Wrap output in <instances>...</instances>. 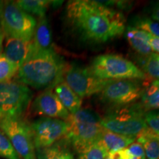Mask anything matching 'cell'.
Returning <instances> with one entry per match:
<instances>
[{
  "mask_svg": "<svg viewBox=\"0 0 159 159\" xmlns=\"http://www.w3.org/2000/svg\"><path fill=\"white\" fill-rule=\"evenodd\" d=\"M54 93L64 108L72 114L80 110L82 106V99L71 90L70 87L62 80L53 87Z\"/></svg>",
  "mask_w": 159,
  "mask_h": 159,
  "instance_id": "obj_14",
  "label": "cell"
},
{
  "mask_svg": "<svg viewBox=\"0 0 159 159\" xmlns=\"http://www.w3.org/2000/svg\"><path fill=\"white\" fill-rule=\"evenodd\" d=\"M66 65L53 48L35 50L18 70V81L35 89H52L63 78Z\"/></svg>",
  "mask_w": 159,
  "mask_h": 159,
  "instance_id": "obj_2",
  "label": "cell"
},
{
  "mask_svg": "<svg viewBox=\"0 0 159 159\" xmlns=\"http://www.w3.org/2000/svg\"><path fill=\"white\" fill-rule=\"evenodd\" d=\"M66 150L58 146H52L39 152L40 159H64Z\"/></svg>",
  "mask_w": 159,
  "mask_h": 159,
  "instance_id": "obj_28",
  "label": "cell"
},
{
  "mask_svg": "<svg viewBox=\"0 0 159 159\" xmlns=\"http://www.w3.org/2000/svg\"><path fill=\"white\" fill-rule=\"evenodd\" d=\"M66 17L82 39L90 42L105 43L122 35L125 30L122 13L99 2L69 1Z\"/></svg>",
  "mask_w": 159,
  "mask_h": 159,
  "instance_id": "obj_1",
  "label": "cell"
},
{
  "mask_svg": "<svg viewBox=\"0 0 159 159\" xmlns=\"http://www.w3.org/2000/svg\"><path fill=\"white\" fill-rule=\"evenodd\" d=\"M19 67L7 58L2 52L0 53V83L11 81L17 75Z\"/></svg>",
  "mask_w": 159,
  "mask_h": 159,
  "instance_id": "obj_22",
  "label": "cell"
},
{
  "mask_svg": "<svg viewBox=\"0 0 159 159\" xmlns=\"http://www.w3.org/2000/svg\"><path fill=\"white\" fill-rule=\"evenodd\" d=\"M136 137L116 134L103 128L98 143L108 152H118L135 142Z\"/></svg>",
  "mask_w": 159,
  "mask_h": 159,
  "instance_id": "obj_15",
  "label": "cell"
},
{
  "mask_svg": "<svg viewBox=\"0 0 159 159\" xmlns=\"http://www.w3.org/2000/svg\"><path fill=\"white\" fill-rule=\"evenodd\" d=\"M5 39L3 54L19 69L35 50L33 40L26 41L12 37Z\"/></svg>",
  "mask_w": 159,
  "mask_h": 159,
  "instance_id": "obj_13",
  "label": "cell"
},
{
  "mask_svg": "<svg viewBox=\"0 0 159 159\" xmlns=\"http://www.w3.org/2000/svg\"><path fill=\"white\" fill-rule=\"evenodd\" d=\"M30 128L35 151L39 152L66 136L69 125L62 119L41 117L32 123Z\"/></svg>",
  "mask_w": 159,
  "mask_h": 159,
  "instance_id": "obj_10",
  "label": "cell"
},
{
  "mask_svg": "<svg viewBox=\"0 0 159 159\" xmlns=\"http://www.w3.org/2000/svg\"><path fill=\"white\" fill-rule=\"evenodd\" d=\"M140 99L145 111L159 110V80H153L143 89Z\"/></svg>",
  "mask_w": 159,
  "mask_h": 159,
  "instance_id": "obj_19",
  "label": "cell"
},
{
  "mask_svg": "<svg viewBox=\"0 0 159 159\" xmlns=\"http://www.w3.org/2000/svg\"><path fill=\"white\" fill-rule=\"evenodd\" d=\"M0 157L5 159H21L7 136L0 130Z\"/></svg>",
  "mask_w": 159,
  "mask_h": 159,
  "instance_id": "obj_24",
  "label": "cell"
},
{
  "mask_svg": "<svg viewBox=\"0 0 159 159\" xmlns=\"http://www.w3.org/2000/svg\"><path fill=\"white\" fill-rule=\"evenodd\" d=\"M5 33H4L2 27L1 26V23H0V53H2L3 49V41L5 39Z\"/></svg>",
  "mask_w": 159,
  "mask_h": 159,
  "instance_id": "obj_32",
  "label": "cell"
},
{
  "mask_svg": "<svg viewBox=\"0 0 159 159\" xmlns=\"http://www.w3.org/2000/svg\"><path fill=\"white\" fill-rule=\"evenodd\" d=\"M139 63L147 76L159 80V54L152 52L148 56L142 57Z\"/></svg>",
  "mask_w": 159,
  "mask_h": 159,
  "instance_id": "obj_21",
  "label": "cell"
},
{
  "mask_svg": "<svg viewBox=\"0 0 159 159\" xmlns=\"http://www.w3.org/2000/svg\"><path fill=\"white\" fill-rule=\"evenodd\" d=\"M32 40L35 48L38 50L52 48L50 27L46 16L39 18Z\"/></svg>",
  "mask_w": 159,
  "mask_h": 159,
  "instance_id": "obj_17",
  "label": "cell"
},
{
  "mask_svg": "<svg viewBox=\"0 0 159 159\" xmlns=\"http://www.w3.org/2000/svg\"><path fill=\"white\" fill-rule=\"evenodd\" d=\"M0 23L5 37L30 41L37 21L32 15L22 11L13 1L5 2Z\"/></svg>",
  "mask_w": 159,
  "mask_h": 159,
  "instance_id": "obj_7",
  "label": "cell"
},
{
  "mask_svg": "<svg viewBox=\"0 0 159 159\" xmlns=\"http://www.w3.org/2000/svg\"><path fill=\"white\" fill-rule=\"evenodd\" d=\"M0 130L5 134L21 159H36L30 125L22 117H10L0 120Z\"/></svg>",
  "mask_w": 159,
  "mask_h": 159,
  "instance_id": "obj_8",
  "label": "cell"
},
{
  "mask_svg": "<svg viewBox=\"0 0 159 159\" xmlns=\"http://www.w3.org/2000/svg\"><path fill=\"white\" fill-rule=\"evenodd\" d=\"M151 18L159 23V3H157L151 10Z\"/></svg>",
  "mask_w": 159,
  "mask_h": 159,
  "instance_id": "obj_30",
  "label": "cell"
},
{
  "mask_svg": "<svg viewBox=\"0 0 159 159\" xmlns=\"http://www.w3.org/2000/svg\"><path fill=\"white\" fill-rule=\"evenodd\" d=\"M63 80L81 99L99 94L107 85L113 80L98 78L91 72L89 68L69 66L63 74Z\"/></svg>",
  "mask_w": 159,
  "mask_h": 159,
  "instance_id": "obj_9",
  "label": "cell"
},
{
  "mask_svg": "<svg viewBox=\"0 0 159 159\" xmlns=\"http://www.w3.org/2000/svg\"><path fill=\"white\" fill-rule=\"evenodd\" d=\"M142 88L135 80H113L99 93L103 102L113 106L124 107L141 98Z\"/></svg>",
  "mask_w": 159,
  "mask_h": 159,
  "instance_id": "obj_11",
  "label": "cell"
},
{
  "mask_svg": "<svg viewBox=\"0 0 159 159\" xmlns=\"http://www.w3.org/2000/svg\"><path fill=\"white\" fill-rule=\"evenodd\" d=\"M149 43L152 50L159 54V38L149 34Z\"/></svg>",
  "mask_w": 159,
  "mask_h": 159,
  "instance_id": "obj_29",
  "label": "cell"
},
{
  "mask_svg": "<svg viewBox=\"0 0 159 159\" xmlns=\"http://www.w3.org/2000/svg\"><path fill=\"white\" fill-rule=\"evenodd\" d=\"M102 118L95 111L80 108L69 115L66 121L69 125L66 136L77 152L99 142L103 128Z\"/></svg>",
  "mask_w": 159,
  "mask_h": 159,
  "instance_id": "obj_3",
  "label": "cell"
},
{
  "mask_svg": "<svg viewBox=\"0 0 159 159\" xmlns=\"http://www.w3.org/2000/svg\"><path fill=\"white\" fill-rule=\"evenodd\" d=\"M144 119L149 130L159 136V110L146 111Z\"/></svg>",
  "mask_w": 159,
  "mask_h": 159,
  "instance_id": "obj_27",
  "label": "cell"
},
{
  "mask_svg": "<svg viewBox=\"0 0 159 159\" xmlns=\"http://www.w3.org/2000/svg\"><path fill=\"white\" fill-rule=\"evenodd\" d=\"M137 142L144 148L146 159H159V136L146 130L136 137Z\"/></svg>",
  "mask_w": 159,
  "mask_h": 159,
  "instance_id": "obj_18",
  "label": "cell"
},
{
  "mask_svg": "<svg viewBox=\"0 0 159 159\" xmlns=\"http://www.w3.org/2000/svg\"><path fill=\"white\" fill-rule=\"evenodd\" d=\"M79 159H105L108 152L98 142L78 152Z\"/></svg>",
  "mask_w": 159,
  "mask_h": 159,
  "instance_id": "obj_25",
  "label": "cell"
},
{
  "mask_svg": "<svg viewBox=\"0 0 159 159\" xmlns=\"http://www.w3.org/2000/svg\"><path fill=\"white\" fill-rule=\"evenodd\" d=\"M89 70L94 76L106 80H145L148 76L130 61L119 55L104 54L94 57Z\"/></svg>",
  "mask_w": 159,
  "mask_h": 159,
  "instance_id": "obj_4",
  "label": "cell"
},
{
  "mask_svg": "<svg viewBox=\"0 0 159 159\" xmlns=\"http://www.w3.org/2000/svg\"><path fill=\"white\" fill-rule=\"evenodd\" d=\"M125 33L129 44L141 56H148L152 52L149 43V34L148 33L130 26L127 28Z\"/></svg>",
  "mask_w": 159,
  "mask_h": 159,
  "instance_id": "obj_16",
  "label": "cell"
},
{
  "mask_svg": "<svg viewBox=\"0 0 159 159\" xmlns=\"http://www.w3.org/2000/svg\"><path fill=\"white\" fill-rule=\"evenodd\" d=\"M33 93L19 81L0 83V120L22 117L30 103Z\"/></svg>",
  "mask_w": 159,
  "mask_h": 159,
  "instance_id": "obj_6",
  "label": "cell"
},
{
  "mask_svg": "<svg viewBox=\"0 0 159 159\" xmlns=\"http://www.w3.org/2000/svg\"><path fill=\"white\" fill-rule=\"evenodd\" d=\"M64 159H75V158L70 152L66 150L65 155H64Z\"/></svg>",
  "mask_w": 159,
  "mask_h": 159,
  "instance_id": "obj_33",
  "label": "cell"
},
{
  "mask_svg": "<svg viewBox=\"0 0 159 159\" xmlns=\"http://www.w3.org/2000/svg\"><path fill=\"white\" fill-rule=\"evenodd\" d=\"M123 159H146L142 145L139 142H134L126 148L122 150Z\"/></svg>",
  "mask_w": 159,
  "mask_h": 159,
  "instance_id": "obj_26",
  "label": "cell"
},
{
  "mask_svg": "<svg viewBox=\"0 0 159 159\" xmlns=\"http://www.w3.org/2000/svg\"><path fill=\"white\" fill-rule=\"evenodd\" d=\"M145 112L141 104L127 105L103 117L100 124L111 132L137 137L148 128L144 119Z\"/></svg>",
  "mask_w": 159,
  "mask_h": 159,
  "instance_id": "obj_5",
  "label": "cell"
},
{
  "mask_svg": "<svg viewBox=\"0 0 159 159\" xmlns=\"http://www.w3.org/2000/svg\"><path fill=\"white\" fill-rule=\"evenodd\" d=\"M105 159H123L122 150L114 152H108Z\"/></svg>",
  "mask_w": 159,
  "mask_h": 159,
  "instance_id": "obj_31",
  "label": "cell"
},
{
  "mask_svg": "<svg viewBox=\"0 0 159 159\" xmlns=\"http://www.w3.org/2000/svg\"><path fill=\"white\" fill-rule=\"evenodd\" d=\"M33 109L37 114L45 117L59 119L66 121L69 112L57 98L52 89H47L35 97L33 103Z\"/></svg>",
  "mask_w": 159,
  "mask_h": 159,
  "instance_id": "obj_12",
  "label": "cell"
},
{
  "mask_svg": "<svg viewBox=\"0 0 159 159\" xmlns=\"http://www.w3.org/2000/svg\"><path fill=\"white\" fill-rule=\"evenodd\" d=\"M15 2L27 13L38 16L40 18L44 16L47 9L55 2L48 0H19Z\"/></svg>",
  "mask_w": 159,
  "mask_h": 159,
  "instance_id": "obj_20",
  "label": "cell"
},
{
  "mask_svg": "<svg viewBox=\"0 0 159 159\" xmlns=\"http://www.w3.org/2000/svg\"><path fill=\"white\" fill-rule=\"evenodd\" d=\"M5 1H0V18H1L2 13L4 7H5Z\"/></svg>",
  "mask_w": 159,
  "mask_h": 159,
  "instance_id": "obj_34",
  "label": "cell"
},
{
  "mask_svg": "<svg viewBox=\"0 0 159 159\" xmlns=\"http://www.w3.org/2000/svg\"><path fill=\"white\" fill-rule=\"evenodd\" d=\"M130 27L141 30L151 35L159 38V23L148 17H137Z\"/></svg>",
  "mask_w": 159,
  "mask_h": 159,
  "instance_id": "obj_23",
  "label": "cell"
}]
</instances>
